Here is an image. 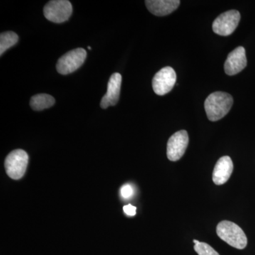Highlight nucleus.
<instances>
[{"mask_svg":"<svg viewBox=\"0 0 255 255\" xmlns=\"http://www.w3.org/2000/svg\"><path fill=\"white\" fill-rule=\"evenodd\" d=\"M28 162L26 151L18 149L10 152L5 159L6 174L13 179H19L24 175Z\"/></svg>","mask_w":255,"mask_h":255,"instance_id":"nucleus-3","label":"nucleus"},{"mask_svg":"<svg viewBox=\"0 0 255 255\" xmlns=\"http://www.w3.org/2000/svg\"><path fill=\"white\" fill-rule=\"evenodd\" d=\"M247 63L246 49L242 46L238 47L228 54L224 64L225 72L230 76L236 75L246 68Z\"/></svg>","mask_w":255,"mask_h":255,"instance_id":"nucleus-9","label":"nucleus"},{"mask_svg":"<svg viewBox=\"0 0 255 255\" xmlns=\"http://www.w3.org/2000/svg\"><path fill=\"white\" fill-rule=\"evenodd\" d=\"M54 97L47 94H38L33 96L30 100V106L33 110L42 111L54 105Z\"/></svg>","mask_w":255,"mask_h":255,"instance_id":"nucleus-13","label":"nucleus"},{"mask_svg":"<svg viewBox=\"0 0 255 255\" xmlns=\"http://www.w3.org/2000/svg\"><path fill=\"white\" fill-rule=\"evenodd\" d=\"M194 251L199 255H220L212 247L205 243H200L194 246Z\"/></svg>","mask_w":255,"mask_h":255,"instance_id":"nucleus-15","label":"nucleus"},{"mask_svg":"<svg viewBox=\"0 0 255 255\" xmlns=\"http://www.w3.org/2000/svg\"><path fill=\"white\" fill-rule=\"evenodd\" d=\"M134 190L130 184H125L121 188V195L125 199H128L133 195Z\"/></svg>","mask_w":255,"mask_h":255,"instance_id":"nucleus-16","label":"nucleus"},{"mask_svg":"<svg viewBox=\"0 0 255 255\" xmlns=\"http://www.w3.org/2000/svg\"><path fill=\"white\" fill-rule=\"evenodd\" d=\"M241 17V14L237 10H230L223 13L214 20L213 31L220 36H230L237 28Z\"/></svg>","mask_w":255,"mask_h":255,"instance_id":"nucleus-6","label":"nucleus"},{"mask_svg":"<svg viewBox=\"0 0 255 255\" xmlns=\"http://www.w3.org/2000/svg\"><path fill=\"white\" fill-rule=\"evenodd\" d=\"M177 80V75L173 68L164 67L157 72L152 79V88L156 95L168 94L173 89Z\"/></svg>","mask_w":255,"mask_h":255,"instance_id":"nucleus-7","label":"nucleus"},{"mask_svg":"<svg viewBox=\"0 0 255 255\" xmlns=\"http://www.w3.org/2000/svg\"><path fill=\"white\" fill-rule=\"evenodd\" d=\"M122 77L121 74L114 73L111 76L107 85V92L101 101V107L102 109L108 108L110 106H115L119 100L121 87H122Z\"/></svg>","mask_w":255,"mask_h":255,"instance_id":"nucleus-10","label":"nucleus"},{"mask_svg":"<svg viewBox=\"0 0 255 255\" xmlns=\"http://www.w3.org/2000/svg\"><path fill=\"white\" fill-rule=\"evenodd\" d=\"M188 144H189L188 132L184 130L176 132L169 137L167 142V158L173 162L182 158L187 150Z\"/></svg>","mask_w":255,"mask_h":255,"instance_id":"nucleus-8","label":"nucleus"},{"mask_svg":"<svg viewBox=\"0 0 255 255\" xmlns=\"http://www.w3.org/2000/svg\"><path fill=\"white\" fill-rule=\"evenodd\" d=\"M88 49H89V50H91V47L89 46V47H88Z\"/></svg>","mask_w":255,"mask_h":255,"instance_id":"nucleus-19","label":"nucleus"},{"mask_svg":"<svg viewBox=\"0 0 255 255\" xmlns=\"http://www.w3.org/2000/svg\"><path fill=\"white\" fill-rule=\"evenodd\" d=\"M124 211L128 216H133L136 214V207L131 204L124 206Z\"/></svg>","mask_w":255,"mask_h":255,"instance_id":"nucleus-17","label":"nucleus"},{"mask_svg":"<svg viewBox=\"0 0 255 255\" xmlns=\"http://www.w3.org/2000/svg\"><path fill=\"white\" fill-rule=\"evenodd\" d=\"M87 58L86 50L78 48L70 50L59 58L56 65L57 71L61 75H68L82 66Z\"/></svg>","mask_w":255,"mask_h":255,"instance_id":"nucleus-5","label":"nucleus"},{"mask_svg":"<svg viewBox=\"0 0 255 255\" xmlns=\"http://www.w3.org/2000/svg\"><path fill=\"white\" fill-rule=\"evenodd\" d=\"M193 242H194V243L195 245L199 244V243H200V242H199V241H196V240H194V241H193Z\"/></svg>","mask_w":255,"mask_h":255,"instance_id":"nucleus-18","label":"nucleus"},{"mask_svg":"<svg viewBox=\"0 0 255 255\" xmlns=\"http://www.w3.org/2000/svg\"><path fill=\"white\" fill-rule=\"evenodd\" d=\"M73 13V6L68 0H53L48 1L43 9V14L48 21L63 23L68 21Z\"/></svg>","mask_w":255,"mask_h":255,"instance_id":"nucleus-4","label":"nucleus"},{"mask_svg":"<svg viewBox=\"0 0 255 255\" xmlns=\"http://www.w3.org/2000/svg\"><path fill=\"white\" fill-rule=\"evenodd\" d=\"M233 171L232 159L229 156H223L216 162L213 172V182L216 185H222L228 182Z\"/></svg>","mask_w":255,"mask_h":255,"instance_id":"nucleus-11","label":"nucleus"},{"mask_svg":"<svg viewBox=\"0 0 255 255\" xmlns=\"http://www.w3.org/2000/svg\"><path fill=\"white\" fill-rule=\"evenodd\" d=\"M218 236L230 246L243 250L248 245V238L242 228L231 221H223L216 228Z\"/></svg>","mask_w":255,"mask_h":255,"instance_id":"nucleus-2","label":"nucleus"},{"mask_svg":"<svg viewBox=\"0 0 255 255\" xmlns=\"http://www.w3.org/2000/svg\"><path fill=\"white\" fill-rule=\"evenodd\" d=\"M180 4L179 0H147L145 5L152 14L157 16H167L173 12Z\"/></svg>","mask_w":255,"mask_h":255,"instance_id":"nucleus-12","label":"nucleus"},{"mask_svg":"<svg viewBox=\"0 0 255 255\" xmlns=\"http://www.w3.org/2000/svg\"><path fill=\"white\" fill-rule=\"evenodd\" d=\"M18 40V35L12 31L3 32L0 35V55L11 47L14 46Z\"/></svg>","mask_w":255,"mask_h":255,"instance_id":"nucleus-14","label":"nucleus"},{"mask_svg":"<svg viewBox=\"0 0 255 255\" xmlns=\"http://www.w3.org/2000/svg\"><path fill=\"white\" fill-rule=\"evenodd\" d=\"M233 104L232 96L226 92H216L211 94L204 102L206 115L211 122L223 119L231 110Z\"/></svg>","mask_w":255,"mask_h":255,"instance_id":"nucleus-1","label":"nucleus"}]
</instances>
